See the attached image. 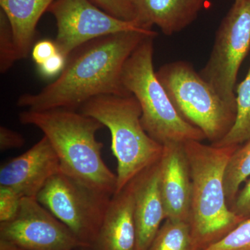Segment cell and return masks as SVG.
<instances>
[{"label":"cell","mask_w":250,"mask_h":250,"mask_svg":"<svg viewBox=\"0 0 250 250\" xmlns=\"http://www.w3.org/2000/svg\"><path fill=\"white\" fill-rule=\"evenodd\" d=\"M156 31H129L99 38L75 49L60 75L37 93L18 98V106L30 111L76 110L100 95L131 94L123 83L126 61L148 36Z\"/></svg>","instance_id":"obj_1"},{"label":"cell","mask_w":250,"mask_h":250,"mask_svg":"<svg viewBox=\"0 0 250 250\" xmlns=\"http://www.w3.org/2000/svg\"><path fill=\"white\" fill-rule=\"evenodd\" d=\"M21 124L41 130L53 147L62 173L94 190L113 196L117 174L102 156L104 145L96 139L104 125L76 110L57 108L46 111L24 110L19 115Z\"/></svg>","instance_id":"obj_2"},{"label":"cell","mask_w":250,"mask_h":250,"mask_svg":"<svg viewBox=\"0 0 250 250\" xmlns=\"http://www.w3.org/2000/svg\"><path fill=\"white\" fill-rule=\"evenodd\" d=\"M238 146L184 143L191 174L188 223L195 250L207 249L244 220L229 207L224 187L225 167Z\"/></svg>","instance_id":"obj_3"},{"label":"cell","mask_w":250,"mask_h":250,"mask_svg":"<svg viewBox=\"0 0 250 250\" xmlns=\"http://www.w3.org/2000/svg\"><path fill=\"white\" fill-rule=\"evenodd\" d=\"M80 109L111 133L112 152L118 163L116 193L160 159L164 146L143 128L142 111L134 95H100Z\"/></svg>","instance_id":"obj_4"},{"label":"cell","mask_w":250,"mask_h":250,"mask_svg":"<svg viewBox=\"0 0 250 250\" xmlns=\"http://www.w3.org/2000/svg\"><path fill=\"white\" fill-rule=\"evenodd\" d=\"M154 36H148L136 47L123 68L122 80L139 102L141 123L156 142L185 143L206 139L203 132L184 121L159 82L153 65Z\"/></svg>","instance_id":"obj_5"},{"label":"cell","mask_w":250,"mask_h":250,"mask_svg":"<svg viewBox=\"0 0 250 250\" xmlns=\"http://www.w3.org/2000/svg\"><path fill=\"white\" fill-rule=\"evenodd\" d=\"M156 74L180 116L201 130L210 144L233 127L236 108L225 103L190 62H169Z\"/></svg>","instance_id":"obj_6"},{"label":"cell","mask_w":250,"mask_h":250,"mask_svg":"<svg viewBox=\"0 0 250 250\" xmlns=\"http://www.w3.org/2000/svg\"><path fill=\"white\" fill-rule=\"evenodd\" d=\"M112 197L60 172L47 181L36 199L81 242L93 247Z\"/></svg>","instance_id":"obj_7"},{"label":"cell","mask_w":250,"mask_h":250,"mask_svg":"<svg viewBox=\"0 0 250 250\" xmlns=\"http://www.w3.org/2000/svg\"><path fill=\"white\" fill-rule=\"evenodd\" d=\"M250 49V0H234L220 22L209 59L200 74L235 108L237 76Z\"/></svg>","instance_id":"obj_8"},{"label":"cell","mask_w":250,"mask_h":250,"mask_svg":"<svg viewBox=\"0 0 250 250\" xmlns=\"http://www.w3.org/2000/svg\"><path fill=\"white\" fill-rule=\"evenodd\" d=\"M47 11L57 22L54 41L67 59L75 49L99 38L124 31L150 30L136 21L111 16L90 0H54Z\"/></svg>","instance_id":"obj_9"},{"label":"cell","mask_w":250,"mask_h":250,"mask_svg":"<svg viewBox=\"0 0 250 250\" xmlns=\"http://www.w3.org/2000/svg\"><path fill=\"white\" fill-rule=\"evenodd\" d=\"M0 240L22 250H77L88 247L34 197H23L17 215L0 223Z\"/></svg>","instance_id":"obj_10"},{"label":"cell","mask_w":250,"mask_h":250,"mask_svg":"<svg viewBox=\"0 0 250 250\" xmlns=\"http://www.w3.org/2000/svg\"><path fill=\"white\" fill-rule=\"evenodd\" d=\"M62 172L53 147L43 136L27 152L0 169V186L12 188L23 197L36 198L51 177Z\"/></svg>","instance_id":"obj_11"},{"label":"cell","mask_w":250,"mask_h":250,"mask_svg":"<svg viewBox=\"0 0 250 250\" xmlns=\"http://www.w3.org/2000/svg\"><path fill=\"white\" fill-rule=\"evenodd\" d=\"M159 187L166 219L188 223L192 180L184 143L164 145L159 159Z\"/></svg>","instance_id":"obj_12"},{"label":"cell","mask_w":250,"mask_h":250,"mask_svg":"<svg viewBox=\"0 0 250 250\" xmlns=\"http://www.w3.org/2000/svg\"><path fill=\"white\" fill-rule=\"evenodd\" d=\"M134 181L136 250H147L166 219L159 187V161Z\"/></svg>","instance_id":"obj_13"},{"label":"cell","mask_w":250,"mask_h":250,"mask_svg":"<svg viewBox=\"0 0 250 250\" xmlns=\"http://www.w3.org/2000/svg\"><path fill=\"white\" fill-rule=\"evenodd\" d=\"M134 181L111 197L94 250H136Z\"/></svg>","instance_id":"obj_14"},{"label":"cell","mask_w":250,"mask_h":250,"mask_svg":"<svg viewBox=\"0 0 250 250\" xmlns=\"http://www.w3.org/2000/svg\"><path fill=\"white\" fill-rule=\"evenodd\" d=\"M136 22L145 29L157 26L166 36L180 32L192 24L207 0H132Z\"/></svg>","instance_id":"obj_15"},{"label":"cell","mask_w":250,"mask_h":250,"mask_svg":"<svg viewBox=\"0 0 250 250\" xmlns=\"http://www.w3.org/2000/svg\"><path fill=\"white\" fill-rule=\"evenodd\" d=\"M54 0H0L1 10L9 19L19 60L29 57L41 16Z\"/></svg>","instance_id":"obj_16"},{"label":"cell","mask_w":250,"mask_h":250,"mask_svg":"<svg viewBox=\"0 0 250 250\" xmlns=\"http://www.w3.org/2000/svg\"><path fill=\"white\" fill-rule=\"evenodd\" d=\"M236 93V118L234 125L221 141L213 146H238L250 139V67L246 78L237 87Z\"/></svg>","instance_id":"obj_17"},{"label":"cell","mask_w":250,"mask_h":250,"mask_svg":"<svg viewBox=\"0 0 250 250\" xmlns=\"http://www.w3.org/2000/svg\"><path fill=\"white\" fill-rule=\"evenodd\" d=\"M250 177V139L236 148L230 156L224 174L227 202L231 208L243 182Z\"/></svg>","instance_id":"obj_18"},{"label":"cell","mask_w":250,"mask_h":250,"mask_svg":"<svg viewBox=\"0 0 250 250\" xmlns=\"http://www.w3.org/2000/svg\"><path fill=\"white\" fill-rule=\"evenodd\" d=\"M147 250H195L189 223L166 219Z\"/></svg>","instance_id":"obj_19"},{"label":"cell","mask_w":250,"mask_h":250,"mask_svg":"<svg viewBox=\"0 0 250 250\" xmlns=\"http://www.w3.org/2000/svg\"><path fill=\"white\" fill-rule=\"evenodd\" d=\"M19 61L12 28L9 19L0 10V72L4 74Z\"/></svg>","instance_id":"obj_20"},{"label":"cell","mask_w":250,"mask_h":250,"mask_svg":"<svg viewBox=\"0 0 250 250\" xmlns=\"http://www.w3.org/2000/svg\"><path fill=\"white\" fill-rule=\"evenodd\" d=\"M204 250H250V217L221 240Z\"/></svg>","instance_id":"obj_21"},{"label":"cell","mask_w":250,"mask_h":250,"mask_svg":"<svg viewBox=\"0 0 250 250\" xmlns=\"http://www.w3.org/2000/svg\"><path fill=\"white\" fill-rule=\"evenodd\" d=\"M23 197L12 188L0 186V223L10 221L17 215Z\"/></svg>","instance_id":"obj_22"},{"label":"cell","mask_w":250,"mask_h":250,"mask_svg":"<svg viewBox=\"0 0 250 250\" xmlns=\"http://www.w3.org/2000/svg\"><path fill=\"white\" fill-rule=\"evenodd\" d=\"M100 9L119 19L136 21L132 0H90Z\"/></svg>","instance_id":"obj_23"},{"label":"cell","mask_w":250,"mask_h":250,"mask_svg":"<svg viewBox=\"0 0 250 250\" xmlns=\"http://www.w3.org/2000/svg\"><path fill=\"white\" fill-rule=\"evenodd\" d=\"M59 52L55 41L43 39L36 42L31 49V55L36 65H39Z\"/></svg>","instance_id":"obj_24"},{"label":"cell","mask_w":250,"mask_h":250,"mask_svg":"<svg viewBox=\"0 0 250 250\" xmlns=\"http://www.w3.org/2000/svg\"><path fill=\"white\" fill-rule=\"evenodd\" d=\"M67 59L60 52L49 58L48 60L37 65L41 76L44 78H52L59 76L66 65Z\"/></svg>","instance_id":"obj_25"},{"label":"cell","mask_w":250,"mask_h":250,"mask_svg":"<svg viewBox=\"0 0 250 250\" xmlns=\"http://www.w3.org/2000/svg\"><path fill=\"white\" fill-rule=\"evenodd\" d=\"M231 210L235 214L246 219L250 217V179L243 189L237 194L236 199L231 205Z\"/></svg>","instance_id":"obj_26"},{"label":"cell","mask_w":250,"mask_h":250,"mask_svg":"<svg viewBox=\"0 0 250 250\" xmlns=\"http://www.w3.org/2000/svg\"><path fill=\"white\" fill-rule=\"evenodd\" d=\"M25 139L22 134L5 126H0V150L1 152L22 147Z\"/></svg>","instance_id":"obj_27"},{"label":"cell","mask_w":250,"mask_h":250,"mask_svg":"<svg viewBox=\"0 0 250 250\" xmlns=\"http://www.w3.org/2000/svg\"><path fill=\"white\" fill-rule=\"evenodd\" d=\"M77 250H94L91 247H84V248H81L80 249Z\"/></svg>","instance_id":"obj_28"}]
</instances>
